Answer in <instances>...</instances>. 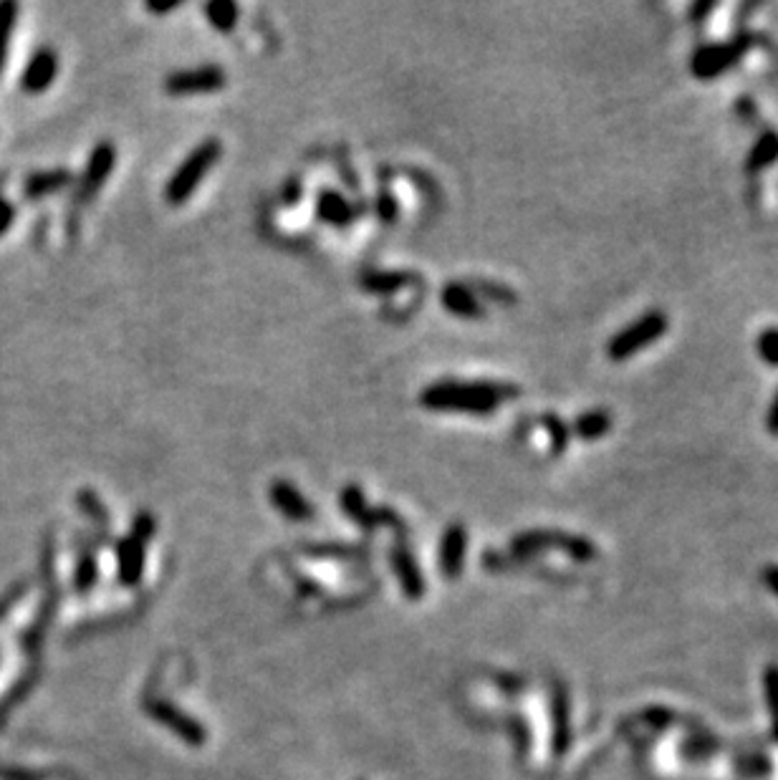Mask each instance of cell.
<instances>
[{"label": "cell", "mask_w": 778, "mask_h": 780, "mask_svg": "<svg viewBox=\"0 0 778 780\" xmlns=\"http://www.w3.org/2000/svg\"><path fill=\"white\" fill-rule=\"evenodd\" d=\"M521 389L516 384L503 382H435L422 389L420 404L430 412H458V414H493L503 402L518 397Z\"/></svg>", "instance_id": "cell-1"}, {"label": "cell", "mask_w": 778, "mask_h": 780, "mask_svg": "<svg viewBox=\"0 0 778 780\" xmlns=\"http://www.w3.org/2000/svg\"><path fill=\"white\" fill-rule=\"evenodd\" d=\"M220 154H223V144L218 139H205L198 147L192 149L185 157L180 167L175 170V175L170 177L165 187V200L170 205H182V202L190 200V195L198 190V185L203 182V177L218 165Z\"/></svg>", "instance_id": "cell-2"}, {"label": "cell", "mask_w": 778, "mask_h": 780, "mask_svg": "<svg viewBox=\"0 0 778 780\" xmlns=\"http://www.w3.org/2000/svg\"><path fill=\"white\" fill-rule=\"evenodd\" d=\"M667 316L662 311H647L645 316H640L637 321H632L629 326H624L619 334H614L607 344V356L612 361H624L629 356H635L637 351L647 349L650 344H655L660 336H665Z\"/></svg>", "instance_id": "cell-3"}, {"label": "cell", "mask_w": 778, "mask_h": 780, "mask_svg": "<svg viewBox=\"0 0 778 780\" xmlns=\"http://www.w3.org/2000/svg\"><path fill=\"white\" fill-rule=\"evenodd\" d=\"M756 41L758 36H753V33H743V36L733 38V41L713 43V46H700L693 56V74L703 81L725 74V71L733 69V66H736L753 46H756Z\"/></svg>", "instance_id": "cell-4"}, {"label": "cell", "mask_w": 778, "mask_h": 780, "mask_svg": "<svg viewBox=\"0 0 778 780\" xmlns=\"http://www.w3.org/2000/svg\"><path fill=\"white\" fill-rule=\"evenodd\" d=\"M513 548L521 553H536L546 551V548H556V551H564L566 556H571L574 561H589V558L597 556V548H594L592 541L579 536H566V533L559 531H528L513 541Z\"/></svg>", "instance_id": "cell-5"}, {"label": "cell", "mask_w": 778, "mask_h": 780, "mask_svg": "<svg viewBox=\"0 0 778 780\" xmlns=\"http://www.w3.org/2000/svg\"><path fill=\"white\" fill-rule=\"evenodd\" d=\"M228 84V76L220 66L205 64L195 66V69L175 71L165 79V91L172 96H190V94H210V91H220Z\"/></svg>", "instance_id": "cell-6"}, {"label": "cell", "mask_w": 778, "mask_h": 780, "mask_svg": "<svg viewBox=\"0 0 778 780\" xmlns=\"http://www.w3.org/2000/svg\"><path fill=\"white\" fill-rule=\"evenodd\" d=\"M114 162H117V149H114L112 142H99L91 149L86 170L84 175H81L79 190H76V202H86L91 195L102 190L104 182L112 175Z\"/></svg>", "instance_id": "cell-7"}, {"label": "cell", "mask_w": 778, "mask_h": 780, "mask_svg": "<svg viewBox=\"0 0 778 780\" xmlns=\"http://www.w3.org/2000/svg\"><path fill=\"white\" fill-rule=\"evenodd\" d=\"M56 74H59V56H56L54 48H38L23 69L21 89L26 94H43L48 86L54 84Z\"/></svg>", "instance_id": "cell-8"}, {"label": "cell", "mask_w": 778, "mask_h": 780, "mask_svg": "<svg viewBox=\"0 0 778 780\" xmlns=\"http://www.w3.org/2000/svg\"><path fill=\"white\" fill-rule=\"evenodd\" d=\"M342 510L349 515L352 520H357L362 528H377L384 526V523H392V526H400V520L392 510H372L364 500V493L357 488V485H349V488L342 490Z\"/></svg>", "instance_id": "cell-9"}, {"label": "cell", "mask_w": 778, "mask_h": 780, "mask_svg": "<svg viewBox=\"0 0 778 780\" xmlns=\"http://www.w3.org/2000/svg\"><path fill=\"white\" fill-rule=\"evenodd\" d=\"M268 495H271L273 508L281 515H286L288 520H299L301 523V520L314 518V508H311L309 500L299 493V488H294L286 480H276L271 490H268Z\"/></svg>", "instance_id": "cell-10"}, {"label": "cell", "mask_w": 778, "mask_h": 780, "mask_svg": "<svg viewBox=\"0 0 778 780\" xmlns=\"http://www.w3.org/2000/svg\"><path fill=\"white\" fill-rule=\"evenodd\" d=\"M440 301H443L445 311H450L458 319H483L485 308L480 303V298L475 296L473 288L463 286V283H450L440 293Z\"/></svg>", "instance_id": "cell-11"}, {"label": "cell", "mask_w": 778, "mask_h": 780, "mask_svg": "<svg viewBox=\"0 0 778 780\" xmlns=\"http://www.w3.org/2000/svg\"><path fill=\"white\" fill-rule=\"evenodd\" d=\"M465 546H468V533L460 523L450 526L443 536V546H440V566H443L445 576H458L465 561Z\"/></svg>", "instance_id": "cell-12"}, {"label": "cell", "mask_w": 778, "mask_h": 780, "mask_svg": "<svg viewBox=\"0 0 778 780\" xmlns=\"http://www.w3.org/2000/svg\"><path fill=\"white\" fill-rule=\"evenodd\" d=\"M316 213H319V218L324 220V223L334 225V228H347L354 218L352 205L334 190L321 192L319 202H316Z\"/></svg>", "instance_id": "cell-13"}, {"label": "cell", "mask_w": 778, "mask_h": 780, "mask_svg": "<svg viewBox=\"0 0 778 780\" xmlns=\"http://www.w3.org/2000/svg\"><path fill=\"white\" fill-rule=\"evenodd\" d=\"M71 172L69 170H46V172H36L26 180L23 185V192H26L28 200H38V197L54 195V192L64 190L66 185H71Z\"/></svg>", "instance_id": "cell-14"}, {"label": "cell", "mask_w": 778, "mask_h": 780, "mask_svg": "<svg viewBox=\"0 0 778 780\" xmlns=\"http://www.w3.org/2000/svg\"><path fill=\"white\" fill-rule=\"evenodd\" d=\"M773 162H778V132L768 129V132L758 137V142L748 152L746 172L748 175H758V172L768 170Z\"/></svg>", "instance_id": "cell-15"}, {"label": "cell", "mask_w": 778, "mask_h": 780, "mask_svg": "<svg viewBox=\"0 0 778 780\" xmlns=\"http://www.w3.org/2000/svg\"><path fill=\"white\" fill-rule=\"evenodd\" d=\"M392 566H395V574L400 576L405 594L412 596V599H417V596L422 594V576L415 558H412V553L407 551V548L397 546L395 551H392Z\"/></svg>", "instance_id": "cell-16"}, {"label": "cell", "mask_w": 778, "mask_h": 780, "mask_svg": "<svg viewBox=\"0 0 778 780\" xmlns=\"http://www.w3.org/2000/svg\"><path fill=\"white\" fill-rule=\"evenodd\" d=\"M117 558H119V576H122V581H127V584H137L144 568V543L134 541V538H127V541L119 543Z\"/></svg>", "instance_id": "cell-17"}, {"label": "cell", "mask_w": 778, "mask_h": 780, "mask_svg": "<svg viewBox=\"0 0 778 780\" xmlns=\"http://www.w3.org/2000/svg\"><path fill=\"white\" fill-rule=\"evenodd\" d=\"M612 430V414L604 412V409H592V412L579 414L571 425V432L581 440H599L607 432Z\"/></svg>", "instance_id": "cell-18"}, {"label": "cell", "mask_w": 778, "mask_h": 780, "mask_svg": "<svg viewBox=\"0 0 778 780\" xmlns=\"http://www.w3.org/2000/svg\"><path fill=\"white\" fill-rule=\"evenodd\" d=\"M410 281H415V276L412 273H395V271H374V273H367V276L362 278V288L369 293H395L400 291V288L410 286Z\"/></svg>", "instance_id": "cell-19"}, {"label": "cell", "mask_w": 778, "mask_h": 780, "mask_svg": "<svg viewBox=\"0 0 778 780\" xmlns=\"http://www.w3.org/2000/svg\"><path fill=\"white\" fill-rule=\"evenodd\" d=\"M18 21V3L13 0H3L0 3V74L6 71V61H8V51H11V38H13V28H16Z\"/></svg>", "instance_id": "cell-20"}, {"label": "cell", "mask_w": 778, "mask_h": 780, "mask_svg": "<svg viewBox=\"0 0 778 780\" xmlns=\"http://www.w3.org/2000/svg\"><path fill=\"white\" fill-rule=\"evenodd\" d=\"M205 16H208L210 26L220 33H230L238 26V6L230 0H210L205 6Z\"/></svg>", "instance_id": "cell-21"}, {"label": "cell", "mask_w": 778, "mask_h": 780, "mask_svg": "<svg viewBox=\"0 0 778 780\" xmlns=\"http://www.w3.org/2000/svg\"><path fill=\"white\" fill-rule=\"evenodd\" d=\"M541 425H544L546 435H549L551 452H554V455H561V452H566V447H569L571 430H569V425H566V422L561 420L559 414H544V417H541Z\"/></svg>", "instance_id": "cell-22"}, {"label": "cell", "mask_w": 778, "mask_h": 780, "mask_svg": "<svg viewBox=\"0 0 778 780\" xmlns=\"http://www.w3.org/2000/svg\"><path fill=\"white\" fill-rule=\"evenodd\" d=\"M150 710H152V715L157 717V720L170 722V725H175L177 733L185 735L187 740H195V743H198V740H203V733H200V730H198V725L187 720V717H182V715H177V712H172L170 705H155V707H150Z\"/></svg>", "instance_id": "cell-23"}, {"label": "cell", "mask_w": 778, "mask_h": 780, "mask_svg": "<svg viewBox=\"0 0 778 780\" xmlns=\"http://www.w3.org/2000/svg\"><path fill=\"white\" fill-rule=\"evenodd\" d=\"M758 356L768 367H778V329H766L758 336Z\"/></svg>", "instance_id": "cell-24"}, {"label": "cell", "mask_w": 778, "mask_h": 780, "mask_svg": "<svg viewBox=\"0 0 778 780\" xmlns=\"http://www.w3.org/2000/svg\"><path fill=\"white\" fill-rule=\"evenodd\" d=\"M74 581H76V589H79V591L91 589V584H94V581H96V563H94V558L89 556V553H84V556L79 558V566H76Z\"/></svg>", "instance_id": "cell-25"}, {"label": "cell", "mask_w": 778, "mask_h": 780, "mask_svg": "<svg viewBox=\"0 0 778 780\" xmlns=\"http://www.w3.org/2000/svg\"><path fill=\"white\" fill-rule=\"evenodd\" d=\"M76 500H79V508L84 510L86 515H91L94 520H104V523H107V510H104L102 500L96 498L94 490H81V493L76 495Z\"/></svg>", "instance_id": "cell-26"}, {"label": "cell", "mask_w": 778, "mask_h": 780, "mask_svg": "<svg viewBox=\"0 0 778 780\" xmlns=\"http://www.w3.org/2000/svg\"><path fill=\"white\" fill-rule=\"evenodd\" d=\"M152 533H155V518H152L150 513H139L137 518H134V526H132V536L134 541L139 543H147L152 538Z\"/></svg>", "instance_id": "cell-27"}, {"label": "cell", "mask_w": 778, "mask_h": 780, "mask_svg": "<svg viewBox=\"0 0 778 780\" xmlns=\"http://www.w3.org/2000/svg\"><path fill=\"white\" fill-rule=\"evenodd\" d=\"M766 692H768V705H771V715H773V722H776V735H778V672L776 669H768Z\"/></svg>", "instance_id": "cell-28"}, {"label": "cell", "mask_w": 778, "mask_h": 780, "mask_svg": "<svg viewBox=\"0 0 778 780\" xmlns=\"http://www.w3.org/2000/svg\"><path fill=\"white\" fill-rule=\"evenodd\" d=\"M377 210H379V218L384 220V223H392V220L397 218V200L392 192H382L377 200Z\"/></svg>", "instance_id": "cell-29"}, {"label": "cell", "mask_w": 778, "mask_h": 780, "mask_svg": "<svg viewBox=\"0 0 778 780\" xmlns=\"http://www.w3.org/2000/svg\"><path fill=\"white\" fill-rule=\"evenodd\" d=\"M13 218H16V210H13V205L6 200V197H0V235L8 233Z\"/></svg>", "instance_id": "cell-30"}, {"label": "cell", "mask_w": 778, "mask_h": 780, "mask_svg": "<svg viewBox=\"0 0 778 780\" xmlns=\"http://www.w3.org/2000/svg\"><path fill=\"white\" fill-rule=\"evenodd\" d=\"M715 11V3H710V0H703V3H695V6H690V21L693 23H703L705 16H710V13Z\"/></svg>", "instance_id": "cell-31"}, {"label": "cell", "mask_w": 778, "mask_h": 780, "mask_svg": "<svg viewBox=\"0 0 778 780\" xmlns=\"http://www.w3.org/2000/svg\"><path fill=\"white\" fill-rule=\"evenodd\" d=\"M766 432L768 435L778 437V392H776V397H773L771 407H768V412H766Z\"/></svg>", "instance_id": "cell-32"}, {"label": "cell", "mask_w": 778, "mask_h": 780, "mask_svg": "<svg viewBox=\"0 0 778 780\" xmlns=\"http://www.w3.org/2000/svg\"><path fill=\"white\" fill-rule=\"evenodd\" d=\"M175 8H180V0H172V3H155V0H150V3H147V11L157 13V16L175 11Z\"/></svg>", "instance_id": "cell-33"}, {"label": "cell", "mask_w": 778, "mask_h": 780, "mask_svg": "<svg viewBox=\"0 0 778 780\" xmlns=\"http://www.w3.org/2000/svg\"><path fill=\"white\" fill-rule=\"evenodd\" d=\"M763 581H766L768 589L778 594V566H768L766 571H763Z\"/></svg>", "instance_id": "cell-34"}]
</instances>
